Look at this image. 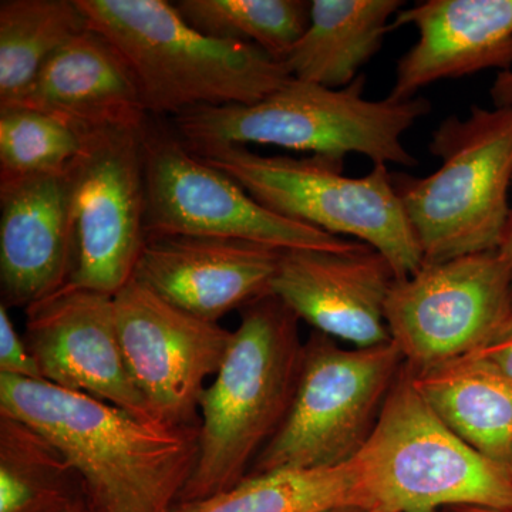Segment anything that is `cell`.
Returning a JSON list of instances; mask_svg holds the SVG:
<instances>
[{
    "label": "cell",
    "mask_w": 512,
    "mask_h": 512,
    "mask_svg": "<svg viewBox=\"0 0 512 512\" xmlns=\"http://www.w3.org/2000/svg\"><path fill=\"white\" fill-rule=\"evenodd\" d=\"M0 413L55 444L92 512H174L197 464L200 427L148 423L45 380L0 375Z\"/></svg>",
    "instance_id": "obj_1"
},
{
    "label": "cell",
    "mask_w": 512,
    "mask_h": 512,
    "mask_svg": "<svg viewBox=\"0 0 512 512\" xmlns=\"http://www.w3.org/2000/svg\"><path fill=\"white\" fill-rule=\"evenodd\" d=\"M220 369L200 402L194 473L180 505L244 480L291 407L303 348L299 318L274 293L241 309Z\"/></svg>",
    "instance_id": "obj_2"
},
{
    "label": "cell",
    "mask_w": 512,
    "mask_h": 512,
    "mask_svg": "<svg viewBox=\"0 0 512 512\" xmlns=\"http://www.w3.org/2000/svg\"><path fill=\"white\" fill-rule=\"evenodd\" d=\"M365 87L363 74L343 89L292 77L254 104L198 107L178 114L174 130L191 150L254 143L339 160L359 154L373 165L416 167L419 160L404 147L403 136L430 113V101L389 96L369 100Z\"/></svg>",
    "instance_id": "obj_3"
},
{
    "label": "cell",
    "mask_w": 512,
    "mask_h": 512,
    "mask_svg": "<svg viewBox=\"0 0 512 512\" xmlns=\"http://www.w3.org/2000/svg\"><path fill=\"white\" fill-rule=\"evenodd\" d=\"M90 28L136 74L150 116L254 104L292 79L285 64L249 43L204 35L167 0H77Z\"/></svg>",
    "instance_id": "obj_4"
},
{
    "label": "cell",
    "mask_w": 512,
    "mask_h": 512,
    "mask_svg": "<svg viewBox=\"0 0 512 512\" xmlns=\"http://www.w3.org/2000/svg\"><path fill=\"white\" fill-rule=\"evenodd\" d=\"M352 461L360 508L512 510V477L460 439L424 402L406 363L372 436Z\"/></svg>",
    "instance_id": "obj_5"
},
{
    "label": "cell",
    "mask_w": 512,
    "mask_h": 512,
    "mask_svg": "<svg viewBox=\"0 0 512 512\" xmlns=\"http://www.w3.org/2000/svg\"><path fill=\"white\" fill-rule=\"evenodd\" d=\"M429 151L441 161L433 174H393L424 262L497 251L511 211L512 106L447 117Z\"/></svg>",
    "instance_id": "obj_6"
},
{
    "label": "cell",
    "mask_w": 512,
    "mask_h": 512,
    "mask_svg": "<svg viewBox=\"0 0 512 512\" xmlns=\"http://www.w3.org/2000/svg\"><path fill=\"white\" fill-rule=\"evenodd\" d=\"M191 151L234 178L268 210L375 249L392 265L396 279L416 274L424 264L386 165L348 177L339 158L268 157L229 144Z\"/></svg>",
    "instance_id": "obj_7"
},
{
    "label": "cell",
    "mask_w": 512,
    "mask_h": 512,
    "mask_svg": "<svg viewBox=\"0 0 512 512\" xmlns=\"http://www.w3.org/2000/svg\"><path fill=\"white\" fill-rule=\"evenodd\" d=\"M403 367L393 342L345 349L313 333L303 348L288 414L249 474L335 467L353 460L372 436Z\"/></svg>",
    "instance_id": "obj_8"
},
{
    "label": "cell",
    "mask_w": 512,
    "mask_h": 512,
    "mask_svg": "<svg viewBox=\"0 0 512 512\" xmlns=\"http://www.w3.org/2000/svg\"><path fill=\"white\" fill-rule=\"evenodd\" d=\"M141 150L147 238L188 235L333 252L362 245L268 210L234 178L192 153L177 133L150 121Z\"/></svg>",
    "instance_id": "obj_9"
},
{
    "label": "cell",
    "mask_w": 512,
    "mask_h": 512,
    "mask_svg": "<svg viewBox=\"0 0 512 512\" xmlns=\"http://www.w3.org/2000/svg\"><path fill=\"white\" fill-rule=\"evenodd\" d=\"M390 339L410 372L484 348L512 316L510 269L498 251L424 262L396 279L386 302Z\"/></svg>",
    "instance_id": "obj_10"
},
{
    "label": "cell",
    "mask_w": 512,
    "mask_h": 512,
    "mask_svg": "<svg viewBox=\"0 0 512 512\" xmlns=\"http://www.w3.org/2000/svg\"><path fill=\"white\" fill-rule=\"evenodd\" d=\"M143 131L89 134L70 167L76 259L67 284L114 296L134 278L147 241Z\"/></svg>",
    "instance_id": "obj_11"
},
{
    "label": "cell",
    "mask_w": 512,
    "mask_h": 512,
    "mask_svg": "<svg viewBox=\"0 0 512 512\" xmlns=\"http://www.w3.org/2000/svg\"><path fill=\"white\" fill-rule=\"evenodd\" d=\"M113 298L128 370L153 419L175 429L200 427L202 393L232 332L171 305L136 278Z\"/></svg>",
    "instance_id": "obj_12"
},
{
    "label": "cell",
    "mask_w": 512,
    "mask_h": 512,
    "mask_svg": "<svg viewBox=\"0 0 512 512\" xmlns=\"http://www.w3.org/2000/svg\"><path fill=\"white\" fill-rule=\"evenodd\" d=\"M25 340L45 382L157 423L128 370L113 296L64 285L26 309Z\"/></svg>",
    "instance_id": "obj_13"
},
{
    "label": "cell",
    "mask_w": 512,
    "mask_h": 512,
    "mask_svg": "<svg viewBox=\"0 0 512 512\" xmlns=\"http://www.w3.org/2000/svg\"><path fill=\"white\" fill-rule=\"evenodd\" d=\"M394 281L389 261L365 244L348 252L284 249L271 293L315 332L372 348L392 342L384 311Z\"/></svg>",
    "instance_id": "obj_14"
},
{
    "label": "cell",
    "mask_w": 512,
    "mask_h": 512,
    "mask_svg": "<svg viewBox=\"0 0 512 512\" xmlns=\"http://www.w3.org/2000/svg\"><path fill=\"white\" fill-rule=\"evenodd\" d=\"M282 251L238 239L147 238L134 278L171 305L218 323L271 293Z\"/></svg>",
    "instance_id": "obj_15"
},
{
    "label": "cell",
    "mask_w": 512,
    "mask_h": 512,
    "mask_svg": "<svg viewBox=\"0 0 512 512\" xmlns=\"http://www.w3.org/2000/svg\"><path fill=\"white\" fill-rule=\"evenodd\" d=\"M76 259L70 173L0 178L2 303L25 308L60 291Z\"/></svg>",
    "instance_id": "obj_16"
},
{
    "label": "cell",
    "mask_w": 512,
    "mask_h": 512,
    "mask_svg": "<svg viewBox=\"0 0 512 512\" xmlns=\"http://www.w3.org/2000/svg\"><path fill=\"white\" fill-rule=\"evenodd\" d=\"M402 26L419 37L397 62L394 100L441 80L512 70V0H424L397 13L392 30Z\"/></svg>",
    "instance_id": "obj_17"
},
{
    "label": "cell",
    "mask_w": 512,
    "mask_h": 512,
    "mask_svg": "<svg viewBox=\"0 0 512 512\" xmlns=\"http://www.w3.org/2000/svg\"><path fill=\"white\" fill-rule=\"evenodd\" d=\"M10 106L45 111L86 136L144 130L150 117L130 64L92 28L50 57L35 82Z\"/></svg>",
    "instance_id": "obj_18"
},
{
    "label": "cell",
    "mask_w": 512,
    "mask_h": 512,
    "mask_svg": "<svg viewBox=\"0 0 512 512\" xmlns=\"http://www.w3.org/2000/svg\"><path fill=\"white\" fill-rule=\"evenodd\" d=\"M410 375L424 402L448 429L478 453L510 468L511 377L471 355Z\"/></svg>",
    "instance_id": "obj_19"
},
{
    "label": "cell",
    "mask_w": 512,
    "mask_h": 512,
    "mask_svg": "<svg viewBox=\"0 0 512 512\" xmlns=\"http://www.w3.org/2000/svg\"><path fill=\"white\" fill-rule=\"evenodd\" d=\"M402 0H313L308 29L285 57L293 79L343 89L382 49Z\"/></svg>",
    "instance_id": "obj_20"
},
{
    "label": "cell",
    "mask_w": 512,
    "mask_h": 512,
    "mask_svg": "<svg viewBox=\"0 0 512 512\" xmlns=\"http://www.w3.org/2000/svg\"><path fill=\"white\" fill-rule=\"evenodd\" d=\"M89 29L77 0H2L0 107L15 104L50 57Z\"/></svg>",
    "instance_id": "obj_21"
},
{
    "label": "cell",
    "mask_w": 512,
    "mask_h": 512,
    "mask_svg": "<svg viewBox=\"0 0 512 512\" xmlns=\"http://www.w3.org/2000/svg\"><path fill=\"white\" fill-rule=\"evenodd\" d=\"M345 508H360L352 461L335 467L249 474L224 493L178 505L174 512H338Z\"/></svg>",
    "instance_id": "obj_22"
},
{
    "label": "cell",
    "mask_w": 512,
    "mask_h": 512,
    "mask_svg": "<svg viewBox=\"0 0 512 512\" xmlns=\"http://www.w3.org/2000/svg\"><path fill=\"white\" fill-rule=\"evenodd\" d=\"M185 22L204 35L258 46L284 62L308 29L311 2L302 0H181Z\"/></svg>",
    "instance_id": "obj_23"
},
{
    "label": "cell",
    "mask_w": 512,
    "mask_h": 512,
    "mask_svg": "<svg viewBox=\"0 0 512 512\" xmlns=\"http://www.w3.org/2000/svg\"><path fill=\"white\" fill-rule=\"evenodd\" d=\"M74 476L66 458L35 427L0 413V512H33L62 495Z\"/></svg>",
    "instance_id": "obj_24"
},
{
    "label": "cell",
    "mask_w": 512,
    "mask_h": 512,
    "mask_svg": "<svg viewBox=\"0 0 512 512\" xmlns=\"http://www.w3.org/2000/svg\"><path fill=\"white\" fill-rule=\"evenodd\" d=\"M86 141L82 131L45 111L0 107V178L66 173Z\"/></svg>",
    "instance_id": "obj_25"
},
{
    "label": "cell",
    "mask_w": 512,
    "mask_h": 512,
    "mask_svg": "<svg viewBox=\"0 0 512 512\" xmlns=\"http://www.w3.org/2000/svg\"><path fill=\"white\" fill-rule=\"evenodd\" d=\"M0 375L43 380L40 367L10 319L8 306L0 303Z\"/></svg>",
    "instance_id": "obj_26"
},
{
    "label": "cell",
    "mask_w": 512,
    "mask_h": 512,
    "mask_svg": "<svg viewBox=\"0 0 512 512\" xmlns=\"http://www.w3.org/2000/svg\"><path fill=\"white\" fill-rule=\"evenodd\" d=\"M512 379V316L484 348L471 353Z\"/></svg>",
    "instance_id": "obj_27"
},
{
    "label": "cell",
    "mask_w": 512,
    "mask_h": 512,
    "mask_svg": "<svg viewBox=\"0 0 512 512\" xmlns=\"http://www.w3.org/2000/svg\"><path fill=\"white\" fill-rule=\"evenodd\" d=\"M490 96L494 107L512 106V70L497 74Z\"/></svg>",
    "instance_id": "obj_28"
},
{
    "label": "cell",
    "mask_w": 512,
    "mask_h": 512,
    "mask_svg": "<svg viewBox=\"0 0 512 512\" xmlns=\"http://www.w3.org/2000/svg\"><path fill=\"white\" fill-rule=\"evenodd\" d=\"M33 512H92L89 504L77 500L73 495L66 494L56 500L50 501Z\"/></svg>",
    "instance_id": "obj_29"
},
{
    "label": "cell",
    "mask_w": 512,
    "mask_h": 512,
    "mask_svg": "<svg viewBox=\"0 0 512 512\" xmlns=\"http://www.w3.org/2000/svg\"><path fill=\"white\" fill-rule=\"evenodd\" d=\"M498 254L503 256L505 264L510 269L511 282H512V207L510 215H508L507 224H505L503 238H501L500 247L497 249Z\"/></svg>",
    "instance_id": "obj_30"
},
{
    "label": "cell",
    "mask_w": 512,
    "mask_h": 512,
    "mask_svg": "<svg viewBox=\"0 0 512 512\" xmlns=\"http://www.w3.org/2000/svg\"><path fill=\"white\" fill-rule=\"evenodd\" d=\"M453 512H512V510H494V508L483 507H456L451 508Z\"/></svg>",
    "instance_id": "obj_31"
},
{
    "label": "cell",
    "mask_w": 512,
    "mask_h": 512,
    "mask_svg": "<svg viewBox=\"0 0 512 512\" xmlns=\"http://www.w3.org/2000/svg\"><path fill=\"white\" fill-rule=\"evenodd\" d=\"M338 512H367V511L360 510V508H345V510H340Z\"/></svg>",
    "instance_id": "obj_32"
},
{
    "label": "cell",
    "mask_w": 512,
    "mask_h": 512,
    "mask_svg": "<svg viewBox=\"0 0 512 512\" xmlns=\"http://www.w3.org/2000/svg\"><path fill=\"white\" fill-rule=\"evenodd\" d=\"M508 470H510V474H511V477H512V460H511L510 468H508Z\"/></svg>",
    "instance_id": "obj_33"
},
{
    "label": "cell",
    "mask_w": 512,
    "mask_h": 512,
    "mask_svg": "<svg viewBox=\"0 0 512 512\" xmlns=\"http://www.w3.org/2000/svg\"><path fill=\"white\" fill-rule=\"evenodd\" d=\"M370 512H384V511H370Z\"/></svg>",
    "instance_id": "obj_34"
}]
</instances>
